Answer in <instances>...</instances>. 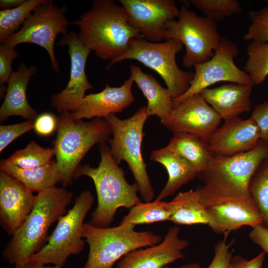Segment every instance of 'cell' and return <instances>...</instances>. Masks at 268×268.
Instances as JSON below:
<instances>
[{"label":"cell","mask_w":268,"mask_h":268,"mask_svg":"<svg viewBox=\"0 0 268 268\" xmlns=\"http://www.w3.org/2000/svg\"><path fill=\"white\" fill-rule=\"evenodd\" d=\"M268 157V145L261 139L248 151L232 156L214 155L208 166L197 176L203 184L196 190L205 206L233 201H253L249 192L250 181Z\"/></svg>","instance_id":"1"},{"label":"cell","mask_w":268,"mask_h":268,"mask_svg":"<svg viewBox=\"0 0 268 268\" xmlns=\"http://www.w3.org/2000/svg\"><path fill=\"white\" fill-rule=\"evenodd\" d=\"M70 23L78 26L80 40L104 60L112 61L125 53L131 39L142 38L129 23L125 8L112 0L93 1L89 11Z\"/></svg>","instance_id":"2"},{"label":"cell","mask_w":268,"mask_h":268,"mask_svg":"<svg viewBox=\"0 0 268 268\" xmlns=\"http://www.w3.org/2000/svg\"><path fill=\"white\" fill-rule=\"evenodd\" d=\"M72 199L71 192L56 186L38 193L30 213L6 245L4 259L15 265L38 252L47 241L49 229L66 213Z\"/></svg>","instance_id":"3"},{"label":"cell","mask_w":268,"mask_h":268,"mask_svg":"<svg viewBox=\"0 0 268 268\" xmlns=\"http://www.w3.org/2000/svg\"><path fill=\"white\" fill-rule=\"evenodd\" d=\"M101 160L97 167L89 164L79 165L73 179L81 176L91 178L97 197V205L91 213L89 223L98 227H108L113 222L120 207L130 209L142 202L137 196L138 187L130 184L125 178L122 168L114 159L110 146L105 142L100 143Z\"/></svg>","instance_id":"4"},{"label":"cell","mask_w":268,"mask_h":268,"mask_svg":"<svg viewBox=\"0 0 268 268\" xmlns=\"http://www.w3.org/2000/svg\"><path fill=\"white\" fill-rule=\"evenodd\" d=\"M57 121L53 149L61 172V182L65 187L70 183L87 152L95 144L108 140L112 131L105 118L84 122L74 119L70 112H66L60 114Z\"/></svg>","instance_id":"5"},{"label":"cell","mask_w":268,"mask_h":268,"mask_svg":"<svg viewBox=\"0 0 268 268\" xmlns=\"http://www.w3.org/2000/svg\"><path fill=\"white\" fill-rule=\"evenodd\" d=\"M134 227L130 223L102 228L84 223L82 237L88 244L89 251L83 268H113L128 253L155 245L163 239L153 232L137 231Z\"/></svg>","instance_id":"6"},{"label":"cell","mask_w":268,"mask_h":268,"mask_svg":"<svg viewBox=\"0 0 268 268\" xmlns=\"http://www.w3.org/2000/svg\"><path fill=\"white\" fill-rule=\"evenodd\" d=\"M148 117L146 106H143L126 119L115 114L105 118L112 131V138L109 140L111 154L118 164L122 161L127 162L144 202L151 201L154 197L141 152L143 129Z\"/></svg>","instance_id":"7"},{"label":"cell","mask_w":268,"mask_h":268,"mask_svg":"<svg viewBox=\"0 0 268 268\" xmlns=\"http://www.w3.org/2000/svg\"><path fill=\"white\" fill-rule=\"evenodd\" d=\"M93 201L94 197L89 191H82L76 198L72 207L57 221L47 243L26 262L62 267L69 256L80 253L85 242L82 239L83 221Z\"/></svg>","instance_id":"8"},{"label":"cell","mask_w":268,"mask_h":268,"mask_svg":"<svg viewBox=\"0 0 268 268\" xmlns=\"http://www.w3.org/2000/svg\"><path fill=\"white\" fill-rule=\"evenodd\" d=\"M183 47L182 42L175 39L158 43L132 39L127 51L111 61L109 66L125 60H134L140 62L160 75L175 99L187 91L194 74L192 72L181 69L176 63V55Z\"/></svg>","instance_id":"9"},{"label":"cell","mask_w":268,"mask_h":268,"mask_svg":"<svg viewBox=\"0 0 268 268\" xmlns=\"http://www.w3.org/2000/svg\"><path fill=\"white\" fill-rule=\"evenodd\" d=\"M221 38L215 21L198 16L185 4L181 7L178 19L166 24L164 39H175L182 42L186 48L182 63L187 68L209 60L219 47Z\"/></svg>","instance_id":"10"},{"label":"cell","mask_w":268,"mask_h":268,"mask_svg":"<svg viewBox=\"0 0 268 268\" xmlns=\"http://www.w3.org/2000/svg\"><path fill=\"white\" fill-rule=\"evenodd\" d=\"M66 7L60 8L52 0H44L30 13L21 28L3 43L13 47L21 43H33L48 52L53 69L59 71L54 44L59 34L67 35L69 24L65 16ZM2 44V43H1Z\"/></svg>","instance_id":"11"},{"label":"cell","mask_w":268,"mask_h":268,"mask_svg":"<svg viewBox=\"0 0 268 268\" xmlns=\"http://www.w3.org/2000/svg\"><path fill=\"white\" fill-rule=\"evenodd\" d=\"M238 54L237 46L226 37H222L213 57L194 66L195 71L189 88L182 95L173 99L174 107L217 82L227 81L254 86L249 75L235 64L234 59Z\"/></svg>","instance_id":"12"},{"label":"cell","mask_w":268,"mask_h":268,"mask_svg":"<svg viewBox=\"0 0 268 268\" xmlns=\"http://www.w3.org/2000/svg\"><path fill=\"white\" fill-rule=\"evenodd\" d=\"M221 120L219 115L199 93L174 107L170 114L161 122L173 134H190L208 143Z\"/></svg>","instance_id":"13"},{"label":"cell","mask_w":268,"mask_h":268,"mask_svg":"<svg viewBox=\"0 0 268 268\" xmlns=\"http://www.w3.org/2000/svg\"><path fill=\"white\" fill-rule=\"evenodd\" d=\"M58 45L68 46L71 63L69 80L67 86L52 97L53 106L61 114L71 112L77 107L85 96V92L93 87L87 79L85 71L86 61L91 50L74 32L65 35Z\"/></svg>","instance_id":"14"},{"label":"cell","mask_w":268,"mask_h":268,"mask_svg":"<svg viewBox=\"0 0 268 268\" xmlns=\"http://www.w3.org/2000/svg\"><path fill=\"white\" fill-rule=\"evenodd\" d=\"M130 24L145 40L158 43L164 39L167 22L178 17L180 9L173 0H120Z\"/></svg>","instance_id":"15"},{"label":"cell","mask_w":268,"mask_h":268,"mask_svg":"<svg viewBox=\"0 0 268 268\" xmlns=\"http://www.w3.org/2000/svg\"><path fill=\"white\" fill-rule=\"evenodd\" d=\"M180 229L179 226L172 227L160 243L128 253L119 261L116 268H162L184 259L182 251L190 243L180 238Z\"/></svg>","instance_id":"16"},{"label":"cell","mask_w":268,"mask_h":268,"mask_svg":"<svg viewBox=\"0 0 268 268\" xmlns=\"http://www.w3.org/2000/svg\"><path fill=\"white\" fill-rule=\"evenodd\" d=\"M35 196L21 182L0 171V223L10 236L23 223L34 206Z\"/></svg>","instance_id":"17"},{"label":"cell","mask_w":268,"mask_h":268,"mask_svg":"<svg viewBox=\"0 0 268 268\" xmlns=\"http://www.w3.org/2000/svg\"><path fill=\"white\" fill-rule=\"evenodd\" d=\"M261 138L260 130L249 118L239 117L224 121L214 132L208 142L215 155L232 156L253 149Z\"/></svg>","instance_id":"18"},{"label":"cell","mask_w":268,"mask_h":268,"mask_svg":"<svg viewBox=\"0 0 268 268\" xmlns=\"http://www.w3.org/2000/svg\"><path fill=\"white\" fill-rule=\"evenodd\" d=\"M134 81L130 76L119 87L108 84L100 92L84 96L79 106L70 112L75 120L105 118L123 111L134 101L132 92Z\"/></svg>","instance_id":"19"},{"label":"cell","mask_w":268,"mask_h":268,"mask_svg":"<svg viewBox=\"0 0 268 268\" xmlns=\"http://www.w3.org/2000/svg\"><path fill=\"white\" fill-rule=\"evenodd\" d=\"M208 225L224 238L231 231L245 226L254 227L262 224V215L253 201H233L207 207Z\"/></svg>","instance_id":"20"},{"label":"cell","mask_w":268,"mask_h":268,"mask_svg":"<svg viewBox=\"0 0 268 268\" xmlns=\"http://www.w3.org/2000/svg\"><path fill=\"white\" fill-rule=\"evenodd\" d=\"M253 86L231 83L207 88L200 93L221 119L227 121L251 110L250 96Z\"/></svg>","instance_id":"21"},{"label":"cell","mask_w":268,"mask_h":268,"mask_svg":"<svg viewBox=\"0 0 268 268\" xmlns=\"http://www.w3.org/2000/svg\"><path fill=\"white\" fill-rule=\"evenodd\" d=\"M37 68L22 64L18 70L13 71L8 79L4 101L0 108V121L12 116H19L27 121H34L38 117L36 111L28 103L26 90L28 84Z\"/></svg>","instance_id":"22"},{"label":"cell","mask_w":268,"mask_h":268,"mask_svg":"<svg viewBox=\"0 0 268 268\" xmlns=\"http://www.w3.org/2000/svg\"><path fill=\"white\" fill-rule=\"evenodd\" d=\"M150 158L163 165L168 174L166 184L155 199L157 201H162L172 196L198 176L197 172L189 162L166 147L153 151Z\"/></svg>","instance_id":"23"},{"label":"cell","mask_w":268,"mask_h":268,"mask_svg":"<svg viewBox=\"0 0 268 268\" xmlns=\"http://www.w3.org/2000/svg\"><path fill=\"white\" fill-rule=\"evenodd\" d=\"M130 77L147 99L146 112L148 117L155 115L161 121L174 108L173 97L168 89L162 87L152 75L144 72L137 66H130Z\"/></svg>","instance_id":"24"},{"label":"cell","mask_w":268,"mask_h":268,"mask_svg":"<svg viewBox=\"0 0 268 268\" xmlns=\"http://www.w3.org/2000/svg\"><path fill=\"white\" fill-rule=\"evenodd\" d=\"M168 203L171 213L169 221L174 223L208 224L207 207L196 189L180 192Z\"/></svg>","instance_id":"25"},{"label":"cell","mask_w":268,"mask_h":268,"mask_svg":"<svg viewBox=\"0 0 268 268\" xmlns=\"http://www.w3.org/2000/svg\"><path fill=\"white\" fill-rule=\"evenodd\" d=\"M0 171L15 178L32 193H39L55 187L57 183L61 182V180L60 168L55 160L30 169L0 163Z\"/></svg>","instance_id":"26"},{"label":"cell","mask_w":268,"mask_h":268,"mask_svg":"<svg viewBox=\"0 0 268 268\" xmlns=\"http://www.w3.org/2000/svg\"><path fill=\"white\" fill-rule=\"evenodd\" d=\"M166 147L185 159L198 174L208 166L215 155L207 142L186 133H174Z\"/></svg>","instance_id":"27"},{"label":"cell","mask_w":268,"mask_h":268,"mask_svg":"<svg viewBox=\"0 0 268 268\" xmlns=\"http://www.w3.org/2000/svg\"><path fill=\"white\" fill-rule=\"evenodd\" d=\"M171 213L168 203L163 201L140 202L131 208L120 223L134 225L150 224L169 220Z\"/></svg>","instance_id":"28"},{"label":"cell","mask_w":268,"mask_h":268,"mask_svg":"<svg viewBox=\"0 0 268 268\" xmlns=\"http://www.w3.org/2000/svg\"><path fill=\"white\" fill-rule=\"evenodd\" d=\"M54 155L53 148H44L33 140L25 148L14 152L8 158L1 160L0 163L30 169L49 163Z\"/></svg>","instance_id":"29"},{"label":"cell","mask_w":268,"mask_h":268,"mask_svg":"<svg viewBox=\"0 0 268 268\" xmlns=\"http://www.w3.org/2000/svg\"><path fill=\"white\" fill-rule=\"evenodd\" d=\"M246 50L248 59L244 70L254 85L261 84L268 75V42L251 41Z\"/></svg>","instance_id":"30"},{"label":"cell","mask_w":268,"mask_h":268,"mask_svg":"<svg viewBox=\"0 0 268 268\" xmlns=\"http://www.w3.org/2000/svg\"><path fill=\"white\" fill-rule=\"evenodd\" d=\"M250 196L268 228V157L259 165L249 185Z\"/></svg>","instance_id":"31"},{"label":"cell","mask_w":268,"mask_h":268,"mask_svg":"<svg viewBox=\"0 0 268 268\" xmlns=\"http://www.w3.org/2000/svg\"><path fill=\"white\" fill-rule=\"evenodd\" d=\"M44 0H28L14 8L0 11V42L17 32L32 11Z\"/></svg>","instance_id":"32"},{"label":"cell","mask_w":268,"mask_h":268,"mask_svg":"<svg viewBox=\"0 0 268 268\" xmlns=\"http://www.w3.org/2000/svg\"><path fill=\"white\" fill-rule=\"evenodd\" d=\"M189 2L216 22L242 11L237 0H190Z\"/></svg>","instance_id":"33"},{"label":"cell","mask_w":268,"mask_h":268,"mask_svg":"<svg viewBox=\"0 0 268 268\" xmlns=\"http://www.w3.org/2000/svg\"><path fill=\"white\" fill-rule=\"evenodd\" d=\"M251 24L243 39L246 41L268 42V5L249 13Z\"/></svg>","instance_id":"34"},{"label":"cell","mask_w":268,"mask_h":268,"mask_svg":"<svg viewBox=\"0 0 268 268\" xmlns=\"http://www.w3.org/2000/svg\"><path fill=\"white\" fill-rule=\"evenodd\" d=\"M34 128V121L0 126V152L15 139L31 131Z\"/></svg>","instance_id":"35"},{"label":"cell","mask_w":268,"mask_h":268,"mask_svg":"<svg viewBox=\"0 0 268 268\" xmlns=\"http://www.w3.org/2000/svg\"><path fill=\"white\" fill-rule=\"evenodd\" d=\"M18 56L14 47L2 43L0 46V83L2 86L7 83L13 70L11 65L12 61Z\"/></svg>","instance_id":"36"},{"label":"cell","mask_w":268,"mask_h":268,"mask_svg":"<svg viewBox=\"0 0 268 268\" xmlns=\"http://www.w3.org/2000/svg\"><path fill=\"white\" fill-rule=\"evenodd\" d=\"M233 243V240L227 243L226 238L218 241L214 246L213 259L207 268H229L232 257V251H230V248Z\"/></svg>","instance_id":"37"},{"label":"cell","mask_w":268,"mask_h":268,"mask_svg":"<svg viewBox=\"0 0 268 268\" xmlns=\"http://www.w3.org/2000/svg\"><path fill=\"white\" fill-rule=\"evenodd\" d=\"M251 118L257 124L260 133V139L268 145V101L254 107Z\"/></svg>","instance_id":"38"},{"label":"cell","mask_w":268,"mask_h":268,"mask_svg":"<svg viewBox=\"0 0 268 268\" xmlns=\"http://www.w3.org/2000/svg\"><path fill=\"white\" fill-rule=\"evenodd\" d=\"M57 119L51 113H44L38 116L34 122V130L39 135L48 136L57 130Z\"/></svg>","instance_id":"39"},{"label":"cell","mask_w":268,"mask_h":268,"mask_svg":"<svg viewBox=\"0 0 268 268\" xmlns=\"http://www.w3.org/2000/svg\"><path fill=\"white\" fill-rule=\"evenodd\" d=\"M266 253L263 251L256 257L248 260L240 255L232 256L229 268H263Z\"/></svg>","instance_id":"40"},{"label":"cell","mask_w":268,"mask_h":268,"mask_svg":"<svg viewBox=\"0 0 268 268\" xmlns=\"http://www.w3.org/2000/svg\"><path fill=\"white\" fill-rule=\"evenodd\" d=\"M249 238L255 244L260 246L268 254V228L262 224L252 227L249 232Z\"/></svg>","instance_id":"41"},{"label":"cell","mask_w":268,"mask_h":268,"mask_svg":"<svg viewBox=\"0 0 268 268\" xmlns=\"http://www.w3.org/2000/svg\"><path fill=\"white\" fill-rule=\"evenodd\" d=\"M25 0H0V7L2 10L16 8L24 3Z\"/></svg>","instance_id":"42"},{"label":"cell","mask_w":268,"mask_h":268,"mask_svg":"<svg viewBox=\"0 0 268 268\" xmlns=\"http://www.w3.org/2000/svg\"><path fill=\"white\" fill-rule=\"evenodd\" d=\"M12 268H62V267L55 266H46V265H35L25 262L14 265Z\"/></svg>","instance_id":"43"},{"label":"cell","mask_w":268,"mask_h":268,"mask_svg":"<svg viewBox=\"0 0 268 268\" xmlns=\"http://www.w3.org/2000/svg\"><path fill=\"white\" fill-rule=\"evenodd\" d=\"M162 268H171L168 266H166ZM178 268H201L200 264L197 263H190L183 265Z\"/></svg>","instance_id":"44"},{"label":"cell","mask_w":268,"mask_h":268,"mask_svg":"<svg viewBox=\"0 0 268 268\" xmlns=\"http://www.w3.org/2000/svg\"><path fill=\"white\" fill-rule=\"evenodd\" d=\"M267 1L268 2V0H267Z\"/></svg>","instance_id":"45"}]
</instances>
